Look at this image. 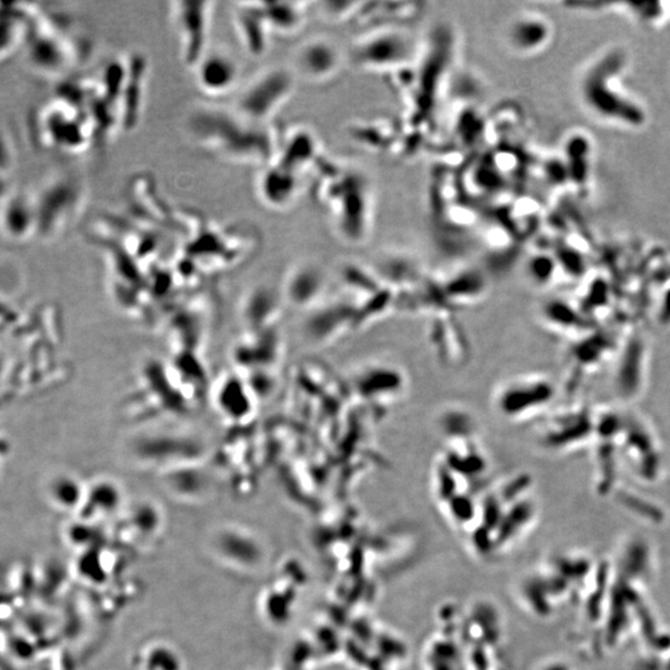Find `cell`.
<instances>
[{"instance_id":"obj_10","label":"cell","mask_w":670,"mask_h":670,"mask_svg":"<svg viewBox=\"0 0 670 670\" xmlns=\"http://www.w3.org/2000/svg\"><path fill=\"white\" fill-rule=\"evenodd\" d=\"M35 12L21 3H0V64L24 48Z\"/></svg>"},{"instance_id":"obj_7","label":"cell","mask_w":670,"mask_h":670,"mask_svg":"<svg viewBox=\"0 0 670 670\" xmlns=\"http://www.w3.org/2000/svg\"><path fill=\"white\" fill-rule=\"evenodd\" d=\"M24 49L31 67L45 75L65 73L73 59L68 43L37 12L31 23Z\"/></svg>"},{"instance_id":"obj_8","label":"cell","mask_w":670,"mask_h":670,"mask_svg":"<svg viewBox=\"0 0 670 670\" xmlns=\"http://www.w3.org/2000/svg\"><path fill=\"white\" fill-rule=\"evenodd\" d=\"M194 68L196 85L205 95L220 98L233 92L238 86V62L226 52H207Z\"/></svg>"},{"instance_id":"obj_4","label":"cell","mask_w":670,"mask_h":670,"mask_svg":"<svg viewBox=\"0 0 670 670\" xmlns=\"http://www.w3.org/2000/svg\"><path fill=\"white\" fill-rule=\"evenodd\" d=\"M33 198L37 238L52 239L76 217L85 199V188L76 177L60 176L46 183Z\"/></svg>"},{"instance_id":"obj_1","label":"cell","mask_w":670,"mask_h":670,"mask_svg":"<svg viewBox=\"0 0 670 670\" xmlns=\"http://www.w3.org/2000/svg\"><path fill=\"white\" fill-rule=\"evenodd\" d=\"M188 130L196 145L233 163L268 165L279 146L266 126L248 122L233 110L198 108L189 118Z\"/></svg>"},{"instance_id":"obj_17","label":"cell","mask_w":670,"mask_h":670,"mask_svg":"<svg viewBox=\"0 0 670 670\" xmlns=\"http://www.w3.org/2000/svg\"><path fill=\"white\" fill-rule=\"evenodd\" d=\"M627 9L625 12L631 15L632 19L643 25H659L669 14L665 9L666 3H631L625 4Z\"/></svg>"},{"instance_id":"obj_14","label":"cell","mask_w":670,"mask_h":670,"mask_svg":"<svg viewBox=\"0 0 670 670\" xmlns=\"http://www.w3.org/2000/svg\"><path fill=\"white\" fill-rule=\"evenodd\" d=\"M296 171L282 165L270 163L258 177L257 192L261 201L272 209L289 207L297 194Z\"/></svg>"},{"instance_id":"obj_3","label":"cell","mask_w":670,"mask_h":670,"mask_svg":"<svg viewBox=\"0 0 670 670\" xmlns=\"http://www.w3.org/2000/svg\"><path fill=\"white\" fill-rule=\"evenodd\" d=\"M295 90V75L288 68L272 67L257 74L240 91L233 111L242 120L267 126Z\"/></svg>"},{"instance_id":"obj_2","label":"cell","mask_w":670,"mask_h":670,"mask_svg":"<svg viewBox=\"0 0 670 670\" xmlns=\"http://www.w3.org/2000/svg\"><path fill=\"white\" fill-rule=\"evenodd\" d=\"M628 58L622 49L607 50L586 67L579 80V98L591 116L623 129H642L647 112L623 83Z\"/></svg>"},{"instance_id":"obj_11","label":"cell","mask_w":670,"mask_h":670,"mask_svg":"<svg viewBox=\"0 0 670 670\" xmlns=\"http://www.w3.org/2000/svg\"><path fill=\"white\" fill-rule=\"evenodd\" d=\"M553 397V386L544 379L510 382L498 398V406L508 416L518 417L538 410Z\"/></svg>"},{"instance_id":"obj_16","label":"cell","mask_w":670,"mask_h":670,"mask_svg":"<svg viewBox=\"0 0 670 670\" xmlns=\"http://www.w3.org/2000/svg\"><path fill=\"white\" fill-rule=\"evenodd\" d=\"M303 4L299 3H263L271 33L288 35L297 31L304 20Z\"/></svg>"},{"instance_id":"obj_5","label":"cell","mask_w":670,"mask_h":670,"mask_svg":"<svg viewBox=\"0 0 670 670\" xmlns=\"http://www.w3.org/2000/svg\"><path fill=\"white\" fill-rule=\"evenodd\" d=\"M40 133L46 145L58 151L71 153L83 151L91 136L90 121L83 120L77 108L61 99L43 108Z\"/></svg>"},{"instance_id":"obj_15","label":"cell","mask_w":670,"mask_h":670,"mask_svg":"<svg viewBox=\"0 0 670 670\" xmlns=\"http://www.w3.org/2000/svg\"><path fill=\"white\" fill-rule=\"evenodd\" d=\"M235 27L246 51L251 56L266 52L271 30L263 9V3L240 4L235 12Z\"/></svg>"},{"instance_id":"obj_6","label":"cell","mask_w":670,"mask_h":670,"mask_svg":"<svg viewBox=\"0 0 670 670\" xmlns=\"http://www.w3.org/2000/svg\"><path fill=\"white\" fill-rule=\"evenodd\" d=\"M213 3L177 2L173 3V20L184 61L195 67L207 54L209 33L211 24Z\"/></svg>"},{"instance_id":"obj_13","label":"cell","mask_w":670,"mask_h":670,"mask_svg":"<svg viewBox=\"0 0 670 670\" xmlns=\"http://www.w3.org/2000/svg\"><path fill=\"white\" fill-rule=\"evenodd\" d=\"M551 24L547 18L535 12L519 15L507 29V43L519 54L540 51L551 39Z\"/></svg>"},{"instance_id":"obj_18","label":"cell","mask_w":670,"mask_h":670,"mask_svg":"<svg viewBox=\"0 0 670 670\" xmlns=\"http://www.w3.org/2000/svg\"><path fill=\"white\" fill-rule=\"evenodd\" d=\"M15 162V151L9 137L0 130V177H4L12 170Z\"/></svg>"},{"instance_id":"obj_12","label":"cell","mask_w":670,"mask_h":670,"mask_svg":"<svg viewBox=\"0 0 670 670\" xmlns=\"http://www.w3.org/2000/svg\"><path fill=\"white\" fill-rule=\"evenodd\" d=\"M341 62L338 49L324 39H311L302 43L295 55V71L311 81L332 76Z\"/></svg>"},{"instance_id":"obj_9","label":"cell","mask_w":670,"mask_h":670,"mask_svg":"<svg viewBox=\"0 0 670 670\" xmlns=\"http://www.w3.org/2000/svg\"><path fill=\"white\" fill-rule=\"evenodd\" d=\"M0 232L12 241L37 238L35 204L29 193H12L2 199Z\"/></svg>"}]
</instances>
